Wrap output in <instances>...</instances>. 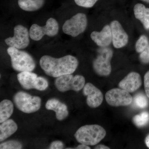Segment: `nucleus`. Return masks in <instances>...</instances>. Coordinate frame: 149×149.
I'll return each instance as SVG.
<instances>
[{"label":"nucleus","instance_id":"1","mask_svg":"<svg viewBox=\"0 0 149 149\" xmlns=\"http://www.w3.org/2000/svg\"><path fill=\"white\" fill-rule=\"evenodd\" d=\"M40 64L47 75L54 77L73 73L77 69L78 61L75 57L67 55L55 58L45 55L40 58Z\"/></svg>","mask_w":149,"mask_h":149},{"label":"nucleus","instance_id":"2","mask_svg":"<svg viewBox=\"0 0 149 149\" xmlns=\"http://www.w3.org/2000/svg\"><path fill=\"white\" fill-rule=\"evenodd\" d=\"M106 131L100 125H87L79 128L74 136L78 143L87 146H95L105 138Z\"/></svg>","mask_w":149,"mask_h":149},{"label":"nucleus","instance_id":"3","mask_svg":"<svg viewBox=\"0 0 149 149\" xmlns=\"http://www.w3.org/2000/svg\"><path fill=\"white\" fill-rule=\"evenodd\" d=\"M7 52L10 57L13 68L18 72L32 71L35 69L36 63L30 55L17 48L9 47Z\"/></svg>","mask_w":149,"mask_h":149},{"label":"nucleus","instance_id":"4","mask_svg":"<svg viewBox=\"0 0 149 149\" xmlns=\"http://www.w3.org/2000/svg\"><path fill=\"white\" fill-rule=\"evenodd\" d=\"M13 101L15 106L20 111L26 113H31L39 110L41 107V99L37 96H32L20 91L14 96Z\"/></svg>","mask_w":149,"mask_h":149},{"label":"nucleus","instance_id":"5","mask_svg":"<svg viewBox=\"0 0 149 149\" xmlns=\"http://www.w3.org/2000/svg\"><path fill=\"white\" fill-rule=\"evenodd\" d=\"M98 52V55L93 62L94 71L100 76H108L111 72V61L113 52L111 48L105 47L100 48Z\"/></svg>","mask_w":149,"mask_h":149},{"label":"nucleus","instance_id":"6","mask_svg":"<svg viewBox=\"0 0 149 149\" xmlns=\"http://www.w3.org/2000/svg\"><path fill=\"white\" fill-rule=\"evenodd\" d=\"M85 77L82 75L73 76L72 74L62 75L56 78L55 86L62 93L72 91L78 92L82 90L85 85Z\"/></svg>","mask_w":149,"mask_h":149},{"label":"nucleus","instance_id":"7","mask_svg":"<svg viewBox=\"0 0 149 149\" xmlns=\"http://www.w3.org/2000/svg\"><path fill=\"white\" fill-rule=\"evenodd\" d=\"M88 25V19L85 14L77 13L66 20L63 26L65 34L76 37L85 31Z\"/></svg>","mask_w":149,"mask_h":149},{"label":"nucleus","instance_id":"8","mask_svg":"<svg viewBox=\"0 0 149 149\" xmlns=\"http://www.w3.org/2000/svg\"><path fill=\"white\" fill-rule=\"evenodd\" d=\"M58 30L57 21L51 17L47 20L46 25L43 27L37 24H32L29 29V35L32 40L40 41L45 35L49 37L56 36L58 33Z\"/></svg>","mask_w":149,"mask_h":149},{"label":"nucleus","instance_id":"9","mask_svg":"<svg viewBox=\"0 0 149 149\" xmlns=\"http://www.w3.org/2000/svg\"><path fill=\"white\" fill-rule=\"evenodd\" d=\"M105 99L109 105L115 107L127 106L133 102L130 93L121 88H113L108 91Z\"/></svg>","mask_w":149,"mask_h":149},{"label":"nucleus","instance_id":"10","mask_svg":"<svg viewBox=\"0 0 149 149\" xmlns=\"http://www.w3.org/2000/svg\"><path fill=\"white\" fill-rule=\"evenodd\" d=\"M29 31L22 25H17L14 29V36L5 40L7 45L17 48L19 49H25L29 44Z\"/></svg>","mask_w":149,"mask_h":149},{"label":"nucleus","instance_id":"11","mask_svg":"<svg viewBox=\"0 0 149 149\" xmlns=\"http://www.w3.org/2000/svg\"><path fill=\"white\" fill-rule=\"evenodd\" d=\"M84 95L87 96V103L93 108L98 107L103 101V95L101 91L91 83L85 84L83 89Z\"/></svg>","mask_w":149,"mask_h":149},{"label":"nucleus","instance_id":"12","mask_svg":"<svg viewBox=\"0 0 149 149\" xmlns=\"http://www.w3.org/2000/svg\"><path fill=\"white\" fill-rule=\"evenodd\" d=\"M110 27L113 47L120 49L126 46L128 42V36L120 22L113 20L111 23Z\"/></svg>","mask_w":149,"mask_h":149},{"label":"nucleus","instance_id":"13","mask_svg":"<svg viewBox=\"0 0 149 149\" xmlns=\"http://www.w3.org/2000/svg\"><path fill=\"white\" fill-rule=\"evenodd\" d=\"M142 85L141 75L137 72H132L125 76L118 84V87L133 93L138 90Z\"/></svg>","mask_w":149,"mask_h":149},{"label":"nucleus","instance_id":"14","mask_svg":"<svg viewBox=\"0 0 149 149\" xmlns=\"http://www.w3.org/2000/svg\"><path fill=\"white\" fill-rule=\"evenodd\" d=\"M91 39L101 47H108L112 42L111 28L108 24L104 26L100 32L94 31L91 33Z\"/></svg>","mask_w":149,"mask_h":149},{"label":"nucleus","instance_id":"15","mask_svg":"<svg viewBox=\"0 0 149 149\" xmlns=\"http://www.w3.org/2000/svg\"><path fill=\"white\" fill-rule=\"evenodd\" d=\"M45 107L49 110L55 112L56 118L60 121L64 120L69 114L66 105L56 99L52 98L48 100L46 103Z\"/></svg>","mask_w":149,"mask_h":149},{"label":"nucleus","instance_id":"16","mask_svg":"<svg viewBox=\"0 0 149 149\" xmlns=\"http://www.w3.org/2000/svg\"><path fill=\"white\" fill-rule=\"evenodd\" d=\"M0 125V141L2 142L15 133L18 127L16 123L12 119H8Z\"/></svg>","mask_w":149,"mask_h":149},{"label":"nucleus","instance_id":"17","mask_svg":"<svg viewBox=\"0 0 149 149\" xmlns=\"http://www.w3.org/2000/svg\"><path fill=\"white\" fill-rule=\"evenodd\" d=\"M37 77V74L32 71H23L17 75L19 83L25 90L34 89V83Z\"/></svg>","mask_w":149,"mask_h":149},{"label":"nucleus","instance_id":"18","mask_svg":"<svg viewBox=\"0 0 149 149\" xmlns=\"http://www.w3.org/2000/svg\"><path fill=\"white\" fill-rule=\"evenodd\" d=\"M134 13L136 18L142 22L144 28L149 29V8L142 4H136L134 6Z\"/></svg>","mask_w":149,"mask_h":149},{"label":"nucleus","instance_id":"19","mask_svg":"<svg viewBox=\"0 0 149 149\" xmlns=\"http://www.w3.org/2000/svg\"><path fill=\"white\" fill-rule=\"evenodd\" d=\"M45 3V0H18L19 8L29 12L38 10L43 6Z\"/></svg>","mask_w":149,"mask_h":149},{"label":"nucleus","instance_id":"20","mask_svg":"<svg viewBox=\"0 0 149 149\" xmlns=\"http://www.w3.org/2000/svg\"><path fill=\"white\" fill-rule=\"evenodd\" d=\"M13 104L8 100H4L0 103V123L8 120L13 113Z\"/></svg>","mask_w":149,"mask_h":149},{"label":"nucleus","instance_id":"21","mask_svg":"<svg viewBox=\"0 0 149 149\" xmlns=\"http://www.w3.org/2000/svg\"><path fill=\"white\" fill-rule=\"evenodd\" d=\"M133 122L137 127H141L148 124L149 121V113L144 111L133 117Z\"/></svg>","mask_w":149,"mask_h":149},{"label":"nucleus","instance_id":"22","mask_svg":"<svg viewBox=\"0 0 149 149\" xmlns=\"http://www.w3.org/2000/svg\"><path fill=\"white\" fill-rule=\"evenodd\" d=\"M149 46L148 39L146 35H141L137 40L135 46L136 52L139 53L143 51Z\"/></svg>","mask_w":149,"mask_h":149},{"label":"nucleus","instance_id":"23","mask_svg":"<svg viewBox=\"0 0 149 149\" xmlns=\"http://www.w3.org/2000/svg\"><path fill=\"white\" fill-rule=\"evenodd\" d=\"M133 100L135 105L139 108H145L148 105V99L143 94H138L134 97Z\"/></svg>","mask_w":149,"mask_h":149},{"label":"nucleus","instance_id":"24","mask_svg":"<svg viewBox=\"0 0 149 149\" xmlns=\"http://www.w3.org/2000/svg\"><path fill=\"white\" fill-rule=\"evenodd\" d=\"M49 83L46 78L42 77H37L34 83V89L39 91H44L48 88Z\"/></svg>","mask_w":149,"mask_h":149},{"label":"nucleus","instance_id":"25","mask_svg":"<svg viewBox=\"0 0 149 149\" xmlns=\"http://www.w3.org/2000/svg\"><path fill=\"white\" fill-rule=\"evenodd\" d=\"M22 148L21 143L16 141H6L0 145L1 149H20Z\"/></svg>","mask_w":149,"mask_h":149},{"label":"nucleus","instance_id":"26","mask_svg":"<svg viewBox=\"0 0 149 149\" xmlns=\"http://www.w3.org/2000/svg\"><path fill=\"white\" fill-rule=\"evenodd\" d=\"M76 4L86 8L93 7L98 0H74Z\"/></svg>","mask_w":149,"mask_h":149},{"label":"nucleus","instance_id":"27","mask_svg":"<svg viewBox=\"0 0 149 149\" xmlns=\"http://www.w3.org/2000/svg\"><path fill=\"white\" fill-rule=\"evenodd\" d=\"M140 60L143 63H149V46L143 51L141 52L139 56Z\"/></svg>","mask_w":149,"mask_h":149},{"label":"nucleus","instance_id":"28","mask_svg":"<svg viewBox=\"0 0 149 149\" xmlns=\"http://www.w3.org/2000/svg\"><path fill=\"white\" fill-rule=\"evenodd\" d=\"M144 87L147 97L149 99V71L144 76Z\"/></svg>","mask_w":149,"mask_h":149},{"label":"nucleus","instance_id":"29","mask_svg":"<svg viewBox=\"0 0 149 149\" xmlns=\"http://www.w3.org/2000/svg\"><path fill=\"white\" fill-rule=\"evenodd\" d=\"M49 149H61L64 148L63 143L60 141H55L51 144Z\"/></svg>","mask_w":149,"mask_h":149},{"label":"nucleus","instance_id":"30","mask_svg":"<svg viewBox=\"0 0 149 149\" xmlns=\"http://www.w3.org/2000/svg\"><path fill=\"white\" fill-rule=\"evenodd\" d=\"M76 149H91L90 147L85 144H81V145L77 146Z\"/></svg>","mask_w":149,"mask_h":149},{"label":"nucleus","instance_id":"31","mask_svg":"<svg viewBox=\"0 0 149 149\" xmlns=\"http://www.w3.org/2000/svg\"><path fill=\"white\" fill-rule=\"evenodd\" d=\"M95 149H109V147L103 145H99L95 148Z\"/></svg>","mask_w":149,"mask_h":149},{"label":"nucleus","instance_id":"32","mask_svg":"<svg viewBox=\"0 0 149 149\" xmlns=\"http://www.w3.org/2000/svg\"><path fill=\"white\" fill-rule=\"evenodd\" d=\"M145 143L148 148H149V134L147 136L145 139Z\"/></svg>","mask_w":149,"mask_h":149},{"label":"nucleus","instance_id":"33","mask_svg":"<svg viewBox=\"0 0 149 149\" xmlns=\"http://www.w3.org/2000/svg\"><path fill=\"white\" fill-rule=\"evenodd\" d=\"M141 1H143L145 2L149 3V0H141Z\"/></svg>","mask_w":149,"mask_h":149}]
</instances>
